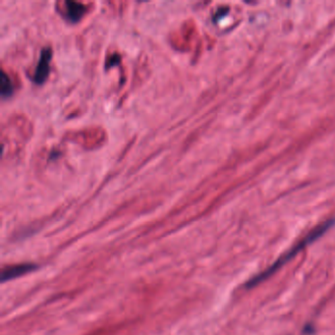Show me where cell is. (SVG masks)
<instances>
[{"instance_id": "5", "label": "cell", "mask_w": 335, "mask_h": 335, "mask_svg": "<svg viewBox=\"0 0 335 335\" xmlns=\"http://www.w3.org/2000/svg\"><path fill=\"white\" fill-rule=\"evenodd\" d=\"M12 85L10 84L9 78H7L6 74L2 72L1 75V94L2 95H9L12 92Z\"/></svg>"}, {"instance_id": "2", "label": "cell", "mask_w": 335, "mask_h": 335, "mask_svg": "<svg viewBox=\"0 0 335 335\" xmlns=\"http://www.w3.org/2000/svg\"><path fill=\"white\" fill-rule=\"evenodd\" d=\"M38 268V266L33 264H24V265H17L13 267H7L4 268L1 272V281L5 282L17 277H20L25 275L31 271H34Z\"/></svg>"}, {"instance_id": "1", "label": "cell", "mask_w": 335, "mask_h": 335, "mask_svg": "<svg viewBox=\"0 0 335 335\" xmlns=\"http://www.w3.org/2000/svg\"><path fill=\"white\" fill-rule=\"evenodd\" d=\"M335 220L331 219L328 221H325L324 224H320L319 226L315 227L313 231H311L306 237H304L300 242H298L294 247H292L286 254L282 255L277 261H275L269 268H267L266 270H264L263 272L259 273L258 275H256L255 277H253L248 283L246 284L247 288H252L256 285H258L259 283L263 282L264 280L268 279L270 275H272L277 269L282 268L287 262H289L292 258H294L299 252H301L303 249H305L308 245H310L311 243H313V241H315L316 239H318L321 235H323L333 224H334Z\"/></svg>"}, {"instance_id": "3", "label": "cell", "mask_w": 335, "mask_h": 335, "mask_svg": "<svg viewBox=\"0 0 335 335\" xmlns=\"http://www.w3.org/2000/svg\"><path fill=\"white\" fill-rule=\"evenodd\" d=\"M51 57V51L49 48L44 49L42 51V55H41V59L39 62V65L36 70L35 73V77L34 80L38 83L41 84L43 83L46 78V76L48 75V65H49V60Z\"/></svg>"}, {"instance_id": "4", "label": "cell", "mask_w": 335, "mask_h": 335, "mask_svg": "<svg viewBox=\"0 0 335 335\" xmlns=\"http://www.w3.org/2000/svg\"><path fill=\"white\" fill-rule=\"evenodd\" d=\"M66 5H67L68 17L72 21H78L85 13V7L77 2L67 1Z\"/></svg>"}]
</instances>
